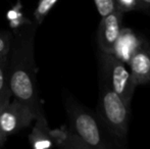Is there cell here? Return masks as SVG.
I'll return each mask as SVG.
<instances>
[{"label":"cell","mask_w":150,"mask_h":149,"mask_svg":"<svg viewBox=\"0 0 150 149\" xmlns=\"http://www.w3.org/2000/svg\"><path fill=\"white\" fill-rule=\"evenodd\" d=\"M36 26L23 27L13 33L8 54V84L13 98L43 113L37 88V66L34 56V38Z\"/></svg>","instance_id":"obj_1"},{"label":"cell","mask_w":150,"mask_h":149,"mask_svg":"<svg viewBox=\"0 0 150 149\" xmlns=\"http://www.w3.org/2000/svg\"><path fill=\"white\" fill-rule=\"evenodd\" d=\"M69 127L52 130L56 146L67 149L122 147L105 130L98 117L74 99L65 100Z\"/></svg>","instance_id":"obj_2"},{"label":"cell","mask_w":150,"mask_h":149,"mask_svg":"<svg viewBox=\"0 0 150 149\" xmlns=\"http://www.w3.org/2000/svg\"><path fill=\"white\" fill-rule=\"evenodd\" d=\"M130 110L131 106L100 80L97 117L107 133L119 143L127 142Z\"/></svg>","instance_id":"obj_3"},{"label":"cell","mask_w":150,"mask_h":149,"mask_svg":"<svg viewBox=\"0 0 150 149\" xmlns=\"http://www.w3.org/2000/svg\"><path fill=\"white\" fill-rule=\"evenodd\" d=\"M99 64L100 80L131 106L137 86L134 83L128 64L117 58L113 54L102 52H99Z\"/></svg>","instance_id":"obj_4"},{"label":"cell","mask_w":150,"mask_h":149,"mask_svg":"<svg viewBox=\"0 0 150 149\" xmlns=\"http://www.w3.org/2000/svg\"><path fill=\"white\" fill-rule=\"evenodd\" d=\"M41 113L20 100L10 99L0 112V133L5 138L18 133L35 121Z\"/></svg>","instance_id":"obj_5"},{"label":"cell","mask_w":150,"mask_h":149,"mask_svg":"<svg viewBox=\"0 0 150 149\" xmlns=\"http://www.w3.org/2000/svg\"><path fill=\"white\" fill-rule=\"evenodd\" d=\"M122 18L124 12L117 7L112 12L101 18L96 36L99 52H112L113 46L122 27Z\"/></svg>","instance_id":"obj_6"},{"label":"cell","mask_w":150,"mask_h":149,"mask_svg":"<svg viewBox=\"0 0 150 149\" xmlns=\"http://www.w3.org/2000/svg\"><path fill=\"white\" fill-rule=\"evenodd\" d=\"M144 42V38L135 33L132 29L122 27L111 54H113L117 58L128 64L131 57L142 46Z\"/></svg>","instance_id":"obj_7"},{"label":"cell","mask_w":150,"mask_h":149,"mask_svg":"<svg viewBox=\"0 0 150 149\" xmlns=\"http://www.w3.org/2000/svg\"><path fill=\"white\" fill-rule=\"evenodd\" d=\"M128 68L136 86L150 83V45L145 41L128 62Z\"/></svg>","instance_id":"obj_8"},{"label":"cell","mask_w":150,"mask_h":149,"mask_svg":"<svg viewBox=\"0 0 150 149\" xmlns=\"http://www.w3.org/2000/svg\"><path fill=\"white\" fill-rule=\"evenodd\" d=\"M35 124L29 135V142L34 149H45L56 146L55 140L52 135V130L48 127L44 113L37 115Z\"/></svg>","instance_id":"obj_9"},{"label":"cell","mask_w":150,"mask_h":149,"mask_svg":"<svg viewBox=\"0 0 150 149\" xmlns=\"http://www.w3.org/2000/svg\"><path fill=\"white\" fill-rule=\"evenodd\" d=\"M6 18L13 33H16L27 25L33 24L23 12V4L21 0H16V3L10 9H8L6 12Z\"/></svg>","instance_id":"obj_10"},{"label":"cell","mask_w":150,"mask_h":149,"mask_svg":"<svg viewBox=\"0 0 150 149\" xmlns=\"http://www.w3.org/2000/svg\"><path fill=\"white\" fill-rule=\"evenodd\" d=\"M58 0H39L34 11V18H35L36 24L41 25L50 10L53 8Z\"/></svg>","instance_id":"obj_11"},{"label":"cell","mask_w":150,"mask_h":149,"mask_svg":"<svg viewBox=\"0 0 150 149\" xmlns=\"http://www.w3.org/2000/svg\"><path fill=\"white\" fill-rule=\"evenodd\" d=\"M115 7L122 12L130 11H146L148 7L142 0H115Z\"/></svg>","instance_id":"obj_12"},{"label":"cell","mask_w":150,"mask_h":149,"mask_svg":"<svg viewBox=\"0 0 150 149\" xmlns=\"http://www.w3.org/2000/svg\"><path fill=\"white\" fill-rule=\"evenodd\" d=\"M7 94L11 92L8 84V55H6L0 58V96Z\"/></svg>","instance_id":"obj_13"},{"label":"cell","mask_w":150,"mask_h":149,"mask_svg":"<svg viewBox=\"0 0 150 149\" xmlns=\"http://www.w3.org/2000/svg\"><path fill=\"white\" fill-rule=\"evenodd\" d=\"M12 38H13V35H11L10 33L0 32V58L9 54Z\"/></svg>","instance_id":"obj_14"},{"label":"cell","mask_w":150,"mask_h":149,"mask_svg":"<svg viewBox=\"0 0 150 149\" xmlns=\"http://www.w3.org/2000/svg\"><path fill=\"white\" fill-rule=\"evenodd\" d=\"M97 11L100 16H105L115 9V0H94Z\"/></svg>","instance_id":"obj_15"},{"label":"cell","mask_w":150,"mask_h":149,"mask_svg":"<svg viewBox=\"0 0 150 149\" xmlns=\"http://www.w3.org/2000/svg\"><path fill=\"white\" fill-rule=\"evenodd\" d=\"M10 99H11V94H7V95L0 96V112H1V109L4 107V105H5V104L7 103ZM5 140H6V138L4 137L1 133H0V146L3 145L4 142H5Z\"/></svg>","instance_id":"obj_16"},{"label":"cell","mask_w":150,"mask_h":149,"mask_svg":"<svg viewBox=\"0 0 150 149\" xmlns=\"http://www.w3.org/2000/svg\"><path fill=\"white\" fill-rule=\"evenodd\" d=\"M142 1L146 4V6L148 7V9H149V8H150V0H142Z\"/></svg>","instance_id":"obj_17"},{"label":"cell","mask_w":150,"mask_h":149,"mask_svg":"<svg viewBox=\"0 0 150 149\" xmlns=\"http://www.w3.org/2000/svg\"><path fill=\"white\" fill-rule=\"evenodd\" d=\"M145 12H146V13L148 14V16H150V8H149V9H147V10H146V11H145Z\"/></svg>","instance_id":"obj_18"}]
</instances>
